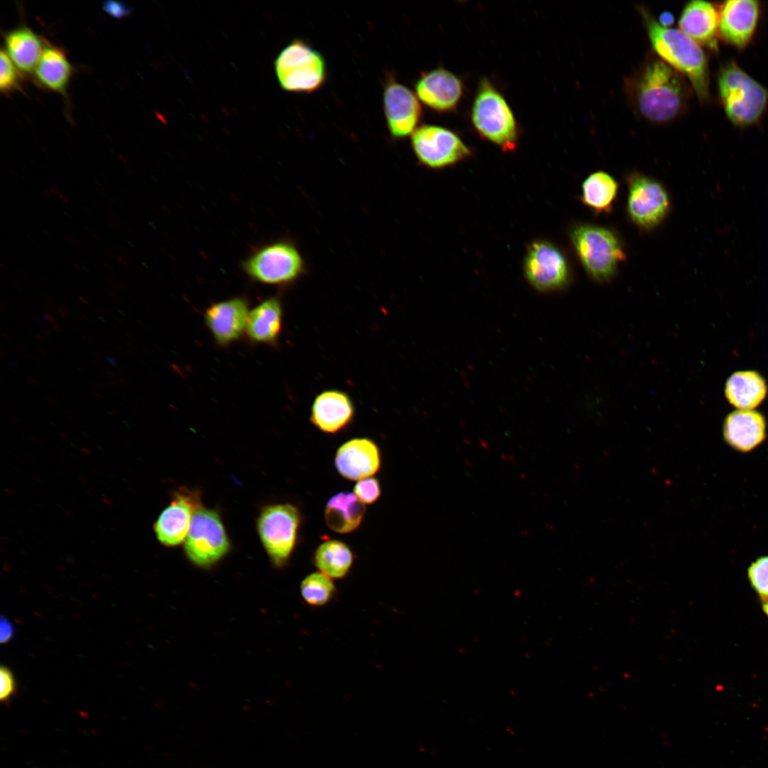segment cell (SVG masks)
<instances>
[{"label": "cell", "instance_id": "cell-1", "mask_svg": "<svg viewBox=\"0 0 768 768\" xmlns=\"http://www.w3.org/2000/svg\"><path fill=\"white\" fill-rule=\"evenodd\" d=\"M625 92L636 112L656 124L681 115L690 95L683 75L657 55L648 58L626 80Z\"/></svg>", "mask_w": 768, "mask_h": 768}, {"label": "cell", "instance_id": "cell-2", "mask_svg": "<svg viewBox=\"0 0 768 768\" xmlns=\"http://www.w3.org/2000/svg\"><path fill=\"white\" fill-rule=\"evenodd\" d=\"M639 11L656 55L688 79L701 102H708V63L701 46L679 29L661 26L645 8H639Z\"/></svg>", "mask_w": 768, "mask_h": 768}, {"label": "cell", "instance_id": "cell-3", "mask_svg": "<svg viewBox=\"0 0 768 768\" xmlns=\"http://www.w3.org/2000/svg\"><path fill=\"white\" fill-rule=\"evenodd\" d=\"M720 102L728 119L745 127L757 123L768 105V90L734 61L725 63L718 75Z\"/></svg>", "mask_w": 768, "mask_h": 768}, {"label": "cell", "instance_id": "cell-4", "mask_svg": "<svg viewBox=\"0 0 768 768\" xmlns=\"http://www.w3.org/2000/svg\"><path fill=\"white\" fill-rule=\"evenodd\" d=\"M570 240L582 267L596 282H609L626 260L619 238L609 228L579 224L571 230Z\"/></svg>", "mask_w": 768, "mask_h": 768}, {"label": "cell", "instance_id": "cell-5", "mask_svg": "<svg viewBox=\"0 0 768 768\" xmlns=\"http://www.w3.org/2000/svg\"><path fill=\"white\" fill-rule=\"evenodd\" d=\"M471 119L478 134L503 151H513L518 142L514 114L502 94L487 79L481 80L473 101Z\"/></svg>", "mask_w": 768, "mask_h": 768}, {"label": "cell", "instance_id": "cell-6", "mask_svg": "<svg viewBox=\"0 0 768 768\" xmlns=\"http://www.w3.org/2000/svg\"><path fill=\"white\" fill-rule=\"evenodd\" d=\"M252 280L267 285L286 286L304 272L303 257L294 244L280 240L259 246L242 262Z\"/></svg>", "mask_w": 768, "mask_h": 768}, {"label": "cell", "instance_id": "cell-7", "mask_svg": "<svg viewBox=\"0 0 768 768\" xmlns=\"http://www.w3.org/2000/svg\"><path fill=\"white\" fill-rule=\"evenodd\" d=\"M274 69L280 86L292 92H314L324 85L327 77L324 57L302 39L292 41L281 50Z\"/></svg>", "mask_w": 768, "mask_h": 768}, {"label": "cell", "instance_id": "cell-8", "mask_svg": "<svg viewBox=\"0 0 768 768\" xmlns=\"http://www.w3.org/2000/svg\"><path fill=\"white\" fill-rule=\"evenodd\" d=\"M300 514L289 503L264 507L257 520V528L262 545L277 567L287 563L296 545Z\"/></svg>", "mask_w": 768, "mask_h": 768}, {"label": "cell", "instance_id": "cell-9", "mask_svg": "<svg viewBox=\"0 0 768 768\" xmlns=\"http://www.w3.org/2000/svg\"><path fill=\"white\" fill-rule=\"evenodd\" d=\"M230 543L219 513L200 506L195 512L184 550L188 558L200 567H210L230 550Z\"/></svg>", "mask_w": 768, "mask_h": 768}, {"label": "cell", "instance_id": "cell-10", "mask_svg": "<svg viewBox=\"0 0 768 768\" xmlns=\"http://www.w3.org/2000/svg\"><path fill=\"white\" fill-rule=\"evenodd\" d=\"M626 211L633 223L643 230L658 226L670 210L665 187L656 179L639 173L627 177Z\"/></svg>", "mask_w": 768, "mask_h": 768}, {"label": "cell", "instance_id": "cell-11", "mask_svg": "<svg viewBox=\"0 0 768 768\" xmlns=\"http://www.w3.org/2000/svg\"><path fill=\"white\" fill-rule=\"evenodd\" d=\"M411 146L418 161L431 169L449 166L471 154L456 133L434 124L419 126L411 135Z\"/></svg>", "mask_w": 768, "mask_h": 768}, {"label": "cell", "instance_id": "cell-12", "mask_svg": "<svg viewBox=\"0 0 768 768\" xmlns=\"http://www.w3.org/2000/svg\"><path fill=\"white\" fill-rule=\"evenodd\" d=\"M524 272L530 284L541 292L562 289L570 279L565 256L555 245L545 240L530 245L525 258Z\"/></svg>", "mask_w": 768, "mask_h": 768}, {"label": "cell", "instance_id": "cell-13", "mask_svg": "<svg viewBox=\"0 0 768 768\" xmlns=\"http://www.w3.org/2000/svg\"><path fill=\"white\" fill-rule=\"evenodd\" d=\"M383 103L387 128L392 139L398 140L412 135L422 115L415 93L389 74L383 87Z\"/></svg>", "mask_w": 768, "mask_h": 768}, {"label": "cell", "instance_id": "cell-14", "mask_svg": "<svg viewBox=\"0 0 768 768\" xmlns=\"http://www.w3.org/2000/svg\"><path fill=\"white\" fill-rule=\"evenodd\" d=\"M200 506L198 492L183 488L176 491L170 504L161 511L154 524L158 540L167 547H174L183 542L193 516Z\"/></svg>", "mask_w": 768, "mask_h": 768}, {"label": "cell", "instance_id": "cell-15", "mask_svg": "<svg viewBox=\"0 0 768 768\" xmlns=\"http://www.w3.org/2000/svg\"><path fill=\"white\" fill-rule=\"evenodd\" d=\"M414 86L418 100L428 108L438 112L454 110L464 92L461 79L442 68L422 73Z\"/></svg>", "mask_w": 768, "mask_h": 768}, {"label": "cell", "instance_id": "cell-16", "mask_svg": "<svg viewBox=\"0 0 768 768\" xmlns=\"http://www.w3.org/2000/svg\"><path fill=\"white\" fill-rule=\"evenodd\" d=\"M247 300L232 297L212 304L205 311V323L215 342L222 346L238 341L244 333L249 315Z\"/></svg>", "mask_w": 768, "mask_h": 768}, {"label": "cell", "instance_id": "cell-17", "mask_svg": "<svg viewBox=\"0 0 768 768\" xmlns=\"http://www.w3.org/2000/svg\"><path fill=\"white\" fill-rule=\"evenodd\" d=\"M759 15L760 5L757 1H725L719 12L720 36L732 46L745 48L755 33Z\"/></svg>", "mask_w": 768, "mask_h": 768}, {"label": "cell", "instance_id": "cell-18", "mask_svg": "<svg viewBox=\"0 0 768 768\" xmlns=\"http://www.w3.org/2000/svg\"><path fill=\"white\" fill-rule=\"evenodd\" d=\"M380 454L377 444L368 438H354L343 443L337 450L335 465L346 479L360 481L375 474L380 467Z\"/></svg>", "mask_w": 768, "mask_h": 768}, {"label": "cell", "instance_id": "cell-19", "mask_svg": "<svg viewBox=\"0 0 768 768\" xmlns=\"http://www.w3.org/2000/svg\"><path fill=\"white\" fill-rule=\"evenodd\" d=\"M354 415L351 397L343 391L331 389L320 393L314 400L310 421L321 432L335 434L347 427Z\"/></svg>", "mask_w": 768, "mask_h": 768}, {"label": "cell", "instance_id": "cell-20", "mask_svg": "<svg viewBox=\"0 0 768 768\" xmlns=\"http://www.w3.org/2000/svg\"><path fill=\"white\" fill-rule=\"evenodd\" d=\"M678 27L700 46L718 51L719 13L710 2L694 0L687 3L680 16Z\"/></svg>", "mask_w": 768, "mask_h": 768}, {"label": "cell", "instance_id": "cell-21", "mask_svg": "<svg viewBox=\"0 0 768 768\" xmlns=\"http://www.w3.org/2000/svg\"><path fill=\"white\" fill-rule=\"evenodd\" d=\"M766 422L764 417L752 410H738L726 417L723 435L734 449L748 452L758 446L765 438Z\"/></svg>", "mask_w": 768, "mask_h": 768}, {"label": "cell", "instance_id": "cell-22", "mask_svg": "<svg viewBox=\"0 0 768 768\" xmlns=\"http://www.w3.org/2000/svg\"><path fill=\"white\" fill-rule=\"evenodd\" d=\"M283 309L277 297H270L250 311L245 334L255 343L274 345L281 335Z\"/></svg>", "mask_w": 768, "mask_h": 768}, {"label": "cell", "instance_id": "cell-23", "mask_svg": "<svg viewBox=\"0 0 768 768\" xmlns=\"http://www.w3.org/2000/svg\"><path fill=\"white\" fill-rule=\"evenodd\" d=\"M4 43L5 51L21 71L36 69L45 47L33 31L24 26L12 29L5 34Z\"/></svg>", "mask_w": 768, "mask_h": 768}, {"label": "cell", "instance_id": "cell-24", "mask_svg": "<svg viewBox=\"0 0 768 768\" xmlns=\"http://www.w3.org/2000/svg\"><path fill=\"white\" fill-rule=\"evenodd\" d=\"M366 506L354 494L340 492L333 496L325 508V521L330 529L339 533H348L361 523Z\"/></svg>", "mask_w": 768, "mask_h": 768}, {"label": "cell", "instance_id": "cell-25", "mask_svg": "<svg viewBox=\"0 0 768 768\" xmlns=\"http://www.w3.org/2000/svg\"><path fill=\"white\" fill-rule=\"evenodd\" d=\"M72 71L71 64L63 50L46 46L35 69V78L40 85L65 95Z\"/></svg>", "mask_w": 768, "mask_h": 768}, {"label": "cell", "instance_id": "cell-26", "mask_svg": "<svg viewBox=\"0 0 768 768\" xmlns=\"http://www.w3.org/2000/svg\"><path fill=\"white\" fill-rule=\"evenodd\" d=\"M763 378L755 371H739L732 374L725 385L729 402L740 410H752L758 406L767 395Z\"/></svg>", "mask_w": 768, "mask_h": 768}, {"label": "cell", "instance_id": "cell-27", "mask_svg": "<svg viewBox=\"0 0 768 768\" xmlns=\"http://www.w3.org/2000/svg\"><path fill=\"white\" fill-rule=\"evenodd\" d=\"M619 189L617 181L608 173L598 171L590 174L582 184L581 201L597 214L612 210Z\"/></svg>", "mask_w": 768, "mask_h": 768}, {"label": "cell", "instance_id": "cell-28", "mask_svg": "<svg viewBox=\"0 0 768 768\" xmlns=\"http://www.w3.org/2000/svg\"><path fill=\"white\" fill-rule=\"evenodd\" d=\"M354 555L350 548L337 540L322 543L316 550L313 562L319 572L332 580L345 578L350 572Z\"/></svg>", "mask_w": 768, "mask_h": 768}, {"label": "cell", "instance_id": "cell-29", "mask_svg": "<svg viewBox=\"0 0 768 768\" xmlns=\"http://www.w3.org/2000/svg\"><path fill=\"white\" fill-rule=\"evenodd\" d=\"M334 580L320 572L306 576L300 585V593L304 601L313 607H322L336 597L337 589Z\"/></svg>", "mask_w": 768, "mask_h": 768}, {"label": "cell", "instance_id": "cell-30", "mask_svg": "<svg viewBox=\"0 0 768 768\" xmlns=\"http://www.w3.org/2000/svg\"><path fill=\"white\" fill-rule=\"evenodd\" d=\"M748 577L757 593L768 599V556L759 558L750 565Z\"/></svg>", "mask_w": 768, "mask_h": 768}, {"label": "cell", "instance_id": "cell-31", "mask_svg": "<svg viewBox=\"0 0 768 768\" xmlns=\"http://www.w3.org/2000/svg\"><path fill=\"white\" fill-rule=\"evenodd\" d=\"M0 71V88L3 92H8L19 86L18 74L16 66L12 62L5 50L1 49Z\"/></svg>", "mask_w": 768, "mask_h": 768}, {"label": "cell", "instance_id": "cell-32", "mask_svg": "<svg viewBox=\"0 0 768 768\" xmlns=\"http://www.w3.org/2000/svg\"><path fill=\"white\" fill-rule=\"evenodd\" d=\"M354 494L364 503H373L381 494L378 481L373 477L361 479L353 489Z\"/></svg>", "mask_w": 768, "mask_h": 768}, {"label": "cell", "instance_id": "cell-33", "mask_svg": "<svg viewBox=\"0 0 768 768\" xmlns=\"http://www.w3.org/2000/svg\"><path fill=\"white\" fill-rule=\"evenodd\" d=\"M16 693V682L13 672L4 665L0 668V700L7 703Z\"/></svg>", "mask_w": 768, "mask_h": 768}, {"label": "cell", "instance_id": "cell-34", "mask_svg": "<svg viewBox=\"0 0 768 768\" xmlns=\"http://www.w3.org/2000/svg\"><path fill=\"white\" fill-rule=\"evenodd\" d=\"M102 9L108 15L117 18L125 17L131 13V9L124 3L115 0L105 1Z\"/></svg>", "mask_w": 768, "mask_h": 768}, {"label": "cell", "instance_id": "cell-35", "mask_svg": "<svg viewBox=\"0 0 768 768\" xmlns=\"http://www.w3.org/2000/svg\"><path fill=\"white\" fill-rule=\"evenodd\" d=\"M14 635V629L11 622L4 616L0 620V641L1 644L9 642Z\"/></svg>", "mask_w": 768, "mask_h": 768}, {"label": "cell", "instance_id": "cell-36", "mask_svg": "<svg viewBox=\"0 0 768 768\" xmlns=\"http://www.w3.org/2000/svg\"><path fill=\"white\" fill-rule=\"evenodd\" d=\"M657 21L661 26L671 28L674 23V16L671 12L664 11L660 14Z\"/></svg>", "mask_w": 768, "mask_h": 768}, {"label": "cell", "instance_id": "cell-37", "mask_svg": "<svg viewBox=\"0 0 768 768\" xmlns=\"http://www.w3.org/2000/svg\"><path fill=\"white\" fill-rule=\"evenodd\" d=\"M61 191L56 187H49L43 191V194L47 197H58Z\"/></svg>", "mask_w": 768, "mask_h": 768}, {"label": "cell", "instance_id": "cell-38", "mask_svg": "<svg viewBox=\"0 0 768 768\" xmlns=\"http://www.w3.org/2000/svg\"><path fill=\"white\" fill-rule=\"evenodd\" d=\"M42 317L44 320H46L52 325L55 324V323L56 322V319L52 315V314L49 312L45 311Z\"/></svg>", "mask_w": 768, "mask_h": 768}, {"label": "cell", "instance_id": "cell-39", "mask_svg": "<svg viewBox=\"0 0 768 768\" xmlns=\"http://www.w3.org/2000/svg\"><path fill=\"white\" fill-rule=\"evenodd\" d=\"M56 314L62 317L68 316V309L65 306L57 308Z\"/></svg>", "mask_w": 768, "mask_h": 768}, {"label": "cell", "instance_id": "cell-40", "mask_svg": "<svg viewBox=\"0 0 768 768\" xmlns=\"http://www.w3.org/2000/svg\"><path fill=\"white\" fill-rule=\"evenodd\" d=\"M116 259H117V260L118 261V262L120 265H122L123 266H128L129 265V260L126 257L122 256V255H117Z\"/></svg>", "mask_w": 768, "mask_h": 768}, {"label": "cell", "instance_id": "cell-41", "mask_svg": "<svg viewBox=\"0 0 768 768\" xmlns=\"http://www.w3.org/2000/svg\"><path fill=\"white\" fill-rule=\"evenodd\" d=\"M17 352H18V353L19 354H21V355H22V356H26V357H29V358H33V359H36V358H37V357H36V356H33V355L32 353H31L30 352H28V351H26V350H24V349H18V350H17Z\"/></svg>", "mask_w": 768, "mask_h": 768}, {"label": "cell", "instance_id": "cell-42", "mask_svg": "<svg viewBox=\"0 0 768 768\" xmlns=\"http://www.w3.org/2000/svg\"><path fill=\"white\" fill-rule=\"evenodd\" d=\"M110 225L111 228H112L115 231H119L122 228L120 226V224L115 219L110 223Z\"/></svg>", "mask_w": 768, "mask_h": 768}, {"label": "cell", "instance_id": "cell-43", "mask_svg": "<svg viewBox=\"0 0 768 768\" xmlns=\"http://www.w3.org/2000/svg\"><path fill=\"white\" fill-rule=\"evenodd\" d=\"M40 331L45 336H49L51 335L50 329L46 325H42V327L40 328Z\"/></svg>", "mask_w": 768, "mask_h": 768}, {"label": "cell", "instance_id": "cell-44", "mask_svg": "<svg viewBox=\"0 0 768 768\" xmlns=\"http://www.w3.org/2000/svg\"><path fill=\"white\" fill-rule=\"evenodd\" d=\"M58 198L63 203H64L65 205H68L70 203V201H69V199L68 198V197L64 193H63L62 192L60 193V195L58 196Z\"/></svg>", "mask_w": 768, "mask_h": 768}, {"label": "cell", "instance_id": "cell-45", "mask_svg": "<svg viewBox=\"0 0 768 768\" xmlns=\"http://www.w3.org/2000/svg\"><path fill=\"white\" fill-rule=\"evenodd\" d=\"M105 360L112 366H116L117 364V361L114 358H113L112 357L107 356L105 358Z\"/></svg>", "mask_w": 768, "mask_h": 768}, {"label": "cell", "instance_id": "cell-46", "mask_svg": "<svg viewBox=\"0 0 768 768\" xmlns=\"http://www.w3.org/2000/svg\"><path fill=\"white\" fill-rule=\"evenodd\" d=\"M66 240L72 245H76V243H77L75 239L73 237H72L71 235H67L66 236Z\"/></svg>", "mask_w": 768, "mask_h": 768}, {"label": "cell", "instance_id": "cell-47", "mask_svg": "<svg viewBox=\"0 0 768 768\" xmlns=\"http://www.w3.org/2000/svg\"><path fill=\"white\" fill-rule=\"evenodd\" d=\"M74 267H75V268H76V269H77V270H78V271H80V272H83L85 271V268H84V267H83L82 265H81L80 264H79V263H77V262L74 263Z\"/></svg>", "mask_w": 768, "mask_h": 768}, {"label": "cell", "instance_id": "cell-48", "mask_svg": "<svg viewBox=\"0 0 768 768\" xmlns=\"http://www.w3.org/2000/svg\"><path fill=\"white\" fill-rule=\"evenodd\" d=\"M26 379L32 384L37 385L38 380L31 376H27Z\"/></svg>", "mask_w": 768, "mask_h": 768}, {"label": "cell", "instance_id": "cell-49", "mask_svg": "<svg viewBox=\"0 0 768 768\" xmlns=\"http://www.w3.org/2000/svg\"><path fill=\"white\" fill-rule=\"evenodd\" d=\"M52 326H53V329H55V330L56 331H58V333H62V332L63 331V328H61V327H60V326L59 325H58V324H53V325H52Z\"/></svg>", "mask_w": 768, "mask_h": 768}, {"label": "cell", "instance_id": "cell-50", "mask_svg": "<svg viewBox=\"0 0 768 768\" xmlns=\"http://www.w3.org/2000/svg\"><path fill=\"white\" fill-rule=\"evenodd\" d=\"M762 607H763L764 612L768 616V599H766V601L763 604Z\"/></svg>", "mask_w": 768, "mask_h": 768}, {"label": "cell", "instance_id": "cell-51", "mask_svg": "<svg viewBox=\"0 0 768 768\" xmlns=\"http://www.w3.org/2000/svg\"><path fill=\"white\" fill-rule=\"evenodd\" d=\"M78 299L80 300V302H81L82 304H84L85 305L89 304V302L87 301V299H86L85 297H83L82 296H79Z\"/></svg>", "mask_w": 768, "mask_h": 768}, {"label": "cell", "instance_id": "cell-52", "mask_svg": "<svg viewBox=\"0 0 768 768\" xmlns=\"http://www.w3.org/2000/svg\"><path fill=\"white\" fill-rule=\"evenodd\" d=\"M38 351L43 356H47L48 355V351L45 348H43L42 347H38Z\"/></svg>", "mask_w": 768, "mask_h": 768}, {"label": "cell", "instance_id": "cell-53", "mask_svg": "<svg viewBox=\"0 0 768 768\" xmlns=\"http://www.w3.org/2000/svg\"><path fill=\"white\" fill-rule=\"evenodd\" d=\"M36 337L42 342H47V339L40 334H36Z\"/></svg>", "mask_w": 768, "mask_h": 768}, {"label": "cell", "instance_id": "cell-54", "mask_svg": "<svg viewBox=\"0 0 768 768\" xmlns=\"http://www.w3.org/2000/svg\"><path fill=\"white\" fill-rule=\"evenodd\" d=\"M111 385H112V386L113 388H117V389H118V388H120V385H119V383L118 382H117V381H112V382H111Z\"/></svg>", "mask_w": 768, "mask_h": 768}, {"label": "cell", "instance_id": "cell-55", "mask_svg": "<svg viewBox=\"0 0 768 768\" xmlns=\"http://www.w3.org/2000/svg\"><path fill=\"white\" fill-rule=\"evenodd\" d=\"M94 394H95V396H97V398H98L99 399H100V400H102V399H104V396H103V395H102L101 393H98V392H95V393H94Z\"/></svg>", "mask_w": 768, "mask_h": 768}, {"label": "cell", "instance_id": "cell-56", "mask_svg": "<svg viewBox=\"0 0 768 768\" xmlns=\"http://www.w3.org/2000/svg\"><path fill=\"white\" fill-rule=\"evenodd\" d=\"M119 380H120V383H122V384H124V385H128V382H127V380H126L125 378H120Z\"/></svg>", "mask_w": 768, "mask_h": 768}, {"label": "cell", "instance_id": "cell-57", "mask_svg": "<svg viewBox=\"0 0 768 768\" xmlns=\"http://www.w3.org/2000/svg\"><path fill=\"white\" fill-rule=\"evenodd\" d=\"M82 338H83V339H84V340H85V341H86L87 343H90V344L91 343V341H90V339H88V338H87V337H86L85 336H84V335H82Z\"/></svg>", "mask_w": 768, "mask_h": 768}, {"label": "cell", "instance_id": "cell-58", "mask_svg": "<svg viewBox=\"0 0 768 768\" xmlns=\"http://www.w3.org/2000/svg\"><path fill=\"white\" fill-rule=\"evenodd\" d=\"M0 306H1V310H2L3 311H4V312H6V311H7V310H6V307H5V306H4V305H3V304H1Z\"/></svg>", "mask_w": 768, "mask_h": 768}, {"label": "cell", "instance_id": "cell-59", "mask_svg": "<svg viewBox=\"0 0 768 768\" xmlns=\"http://www.w3.org/2000/svg\"><path fill=\"white\" fill-rule=\"evenodd\" d=\"M80 315L82 318H84V319L90 321L89 318L86 315H84L82 313H80Z\"/></svg>", "mask_w": 768, "mask_h": 768}, {"label": "cell", "instance_id": "cell-60", "mask_svg": "<svg viewBox=\"0 0 768 768\" xmlns=\"http://www.w3.org/2000/svg\"><path fill=\"white\" fill-rule=\"evenodd\" d=\"M106 373L112 378L114 377V375L110 370H107Z\"/></svg>", "mask_w": 768, "mask_h": 768}, {"label": "cell", "instance_id": "cell-61", "mask_svg": "<svg viewBox=\"0 0 768 768\" xmlns=\"http://www.w3.org/2000/svg\"><path fill=\"white\" fill-rule=\"evenodd\" d=\"M2 336H3V337H4V338H6V340H8V341H11V338H9V336H7V335H6L5 334H4V333H3V334H2Z\"/></svg>", "mask_w": 768, "mask_h": 768}, {"label": "cell", "instance_id": "cell-62", "mask_svg": "<svg viewBox=\"0 0 768 768\" xmlns=\"http://www.w3.org/2000/svg\"><path fill=\"white\" fill-rule=\"evenodd\" d=\"M0 354H1V356L2 358H5V357H6V354L4 353V352H3L2 351H1Z\"/></svg>", "mask_w": 768, "mask_h": 768}]
</instances>
